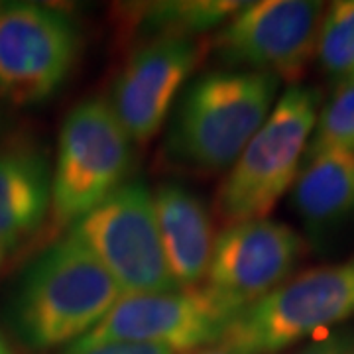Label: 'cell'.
<instances>
[{
    "instance_id": "1",
    "label": "cell",
    "mask_w": 354,
    "mask_h": 354,
    "mask_svg": "<svg viewBox=\"0 0 354 354\" xmlns=\"http://www.w3.org/2000/svg\"><path fill=\"white\" fill-rule=\"evenodd\" d=\"M122 297L99 260L67 234L26 268L8 301V321L26 346L48 351L87 335Z\"/></svg>"
},
{
    "instance_id": "2",
    "label": "cell",
    "mask_w": 354,
    "mask_h": 354,
    "mask_svg": "<svg viewBox=\"0 0 354 354\" xmlns=\"http://www.w3.org/2000/svg\"><path fill=\"white\" fill-rule=\"evenodd\" d=\"M279 77L223 69L197 77L177 99L165 152L193 174L230 169L274 109Z\"/></svg>"
},
{
    "instance_id": "3",
    "label": "cell",
    "mask_w": 354,
    "mask_h": 354,
    "mask_svg": "<svg viewBox=\"0 0 354 354\" xmlns=\"http://www.w3.org/2000/svg\"><path fill=\"white\" fill-rule=\"evenodd\" d=\"M321 95L291 83L260 130L228 169L215 211L225 227L266 218L290 189L315 130Z\"/></svg>"
},
{
    "instance_id": "4",
    "label": "cell",
    "mask_w": 354,
    "mask_h": 354,
    "mask_svg": "<svg viewBox=\"0 0 354 354\" xmlns=\"http://www.w3.org/2000/svg\"><path fill=\"white\" fill-rule=\"evenodd\" d=\"M132 167V140L102 99H85L65 116L51 176L53 223L75 225L120 185Z\"/></svg>"
},
{
    "instance_id": "5",
    "label": "cell",
    "mask_w": 354,
    "mask_h": 354,
    "mask_svg": "<svg viewBox=\"0 0 354 354\" xmlns=\"http://www.w3.org/2000/svg\"><path fill=\"white\" fill-rule=\"evenodd\" d=\"M354 317V258L288 279L242 309L223 341L241 354H276L317 330Z\"/></svg>"
},
{
    "instance_id": "6",
    "label": "cell",
    "mask_w": 354,
    "mask_h": 354,
    "mask_svg": "<svg viewBox=\"0 0 354 354\" xmlns=\"http://www.w3.org/2000/svg\"><path fill=\"white\" fill-rule=\"evenodd\" d=\"M69 236L93 254L124 295L179 290L165 258L153 195L142 181H127L71 225Z\"/></svg>"
},
{
    "instance_id": "7",
    "label": "cell",
    "mask_w": 354,
    "mask_h": 354,
    "mask_svg": "<svg viewBox=\"0 0 354 354\" xmlns=\"http://www.w3.org/2000/svg\"><path fill=\"white\" fill-rule=\"evenodd\" d=\"M241 309L207 286L189 290L124 295L101 323L71 344L102 342L160 344L183 354L215 346Z\"/></svg>"
},
{
    "instance_id": "8",
    "label": "cell",
    "mask_w": 354,
    "mask_h": 354,
    "mask_svg": "<svg viewBox=\"0 0 354 354\" xmlns=\"http://www.w3.org/2000/svg\"><path fill=\"white\" fill-rule=\"evenodd\" d=\"M79 50V30L62 10L32 2L0 8V101L28 106L50 99Z\"/></svg>"
},
{
    "instance_id": "9",
    "label": "cell",
    "mask_w": 354,
    "mask_h": 354,
    "mask_svg": "<svg viewBox=\"0 0 354 354\" xmlns=\"http://www.w3.org/2000/svg\"><path fill=\"white\" fill-rule=\"evenodd\" d=\"M323 2H246L216 32L213 48L223 64L297 81L317 55L325 18Z\"/></svg>"
},
{
    "instance_id": "10",
    "label": "cell",
    "mask_w": 354,
    "mask_h": 354,
    "mask_svg": "<svg viewBox=\"0 0 354 354\" xmlns=\"http://www.w3.org/2000/svg\"><path fill=\"white\" fill-rule=\"evenodd\" d=\"M304 250L301 236L278 221L230 225L215 239L205 286L242 311L283 286Z\"/></svg>"
},
{
    "instance_id": "11",
    "label": "cell",
    "mask_w": 354,
    "mask_h": 354,
    "mask_svg": "<svg viewBox=\"0 0 354 354\" xmlns=\"http://www.w3.org/2000/svg\"><path fill=\"white\" fill-rule=\"evenodd\" d=\"M203 53L197 38L152 39L134 50L109 102L128 138L144 144L158 134Z\"/></svg>"
},
{
    "instance_id": "12",
    "label": "cell",
    "mask_w": 354,
    "mask_h": 354,
    "mask_svg": "<svg viewBox=\"0 0 354 354\" xmlns=\"http://www.w3.org/2000/svg\"><path fill=\"white\" fill-rule=\"evenodd\" d=\"M153 207L177 288H195L207 278L215 246V230L205 203L179 183H162L153 193Z\"/></svg>"
},
{
    "instance_id": "13",
    "label": "cell",
    "mask_w": 354,
    "mask_h": 354,
    "mask_svg": "<svg viewBox=\"0 0 354 354\" xmlns=\"http://www.w3.org/2000/svg\"><path fill=\"white\" fill-rule=\"evenodd\" d=\"M51 209L48 160L32 148L0 152V244L18 246L32 236Z\"/></svg>"
},
{
    "instance_id": "14",
    "label": "cell",
    "mask_w": 354,
    "mask_h": 354,
    "mask_svg": "<svg viewBox=\"0 0 354 354\" xmlns=\"http://www.w3.org/2000/svg\"><path fill=\"white\" fill-rule=\"evenodd\" d=\"M291 203L305 227L323 232L354 215V152L327 148L305 153Z\"/></svg>"
},
{
    "instance_id": "15",
    "label": "cell",
    "mask_w": 354,
    "mask_h": 354,
    "mask_svg": "<svg viewBox=\"0 0 354 354\" xmlns=\"http://www.w3.org/2000/svg\"><path fill=\"white\" fill-rule=\"evenodd\" d=\"M120 8L127 14L122 22L128 30L152 41L162 38H195L197 34L225 24L232 14L242 8V2H150Z\"/></svg>"
},
{
    "instance_id": "16",
    "label": "cell",
    "mask_w": 354,
    "mask_h": 354,
    "mask_svg": "<svg viewBox=\"0 0 354 354\" xmlns=\"http://www.w3.org/2000/svg\"><path fill=\"white\" fill-rule=\"evenodd\" d=\"M317 57L323 71L333 79H354V0L333 2L325 12Z\"/></svg>"
},
{
    "instance_id": "17",
    "label": "cell",
    "mask_w": 354,
    "mask_h": 354,
    "mask_svg": "<svg viewBox=\"0 0 354 354\" xmlns=\"http://www.w3.org/2000/svg\"><path fill=\"white\" fill-rule=\"evenodd\" d=\"M315 138L307 153L341 148L354 152V79L342 81L317 116Z\"/></svg>"
},
{
    "instance_id": "18",
    "label": "cell",
    "mask_w": 354,
    "mask_h": 354,
    "mask_svg": "<svg viewBox=\"0 0 354 354\" xmlns=\"http://www.w3.org/2000/svg\"><path fill=\"white\" fill-rule=\"evenodd\" d=\"M65 354H177L171 348L160 344H142V342H102L95 346H77L69 344Z\"/></svg>"
},
{
    "instance_id": "19",
    "label": "cell",
    "mask_w": 354,
    "mask_h": 354,
    "mask_svg": "<svg viewBox=\"0 0 354 354\" xmlns=\"http://www.w3.org/2000/svg\"><path fill=\"white\" fill-rule=\"evenodd\" d=\"M354 348V339L346 333L333 335L323 341H317L309 346H305L301 353L297 354H351Z\"/></svg>"
},
{
    "instance_id": "20",
    "label": "cell",
    "mask_w": 354,
    "mask_h": 354,
    "mask_svg": "<svg viewBox=\"0 0 354 354\" xmlns=\"http://www.w3.org/2000/svg\"><path fill=\"white\" fill-rule=\"evenodd\" d=\"M191 354H241V353H236V351L228 348V346H225V344H215V346L201 348V351H197V353H191Z\"/></svg>"
},
{
    "instance_id": "21",
    "label": "cell",
    "mask_w": 354,
    "mask_h": 354,
    "mask_svg": "<svg viewBox=\"0 0 354 354\" xmlns=\"http://www.w3.org/2000/svg\"><path fill=\"white\" fill-rule=\"evenodd\" d=\"M0 354H12L10 346H8V342H6L4 337H2V333H0Z\"/></svg>"
},
{
    "instance_id": "22",
    "label": "cell",
    "mask_w": 354,
    "mask_h": 354,
    "mask_svg": "<svg viewBox=\"0 0 354 354\" xmlns=\"http://www.w3.org/2000/svg\"><path fill=\"white\" fill-rule=\"evenodd\" d=\"M6 254H8V248L0 244V270H2V266L6 262Z\"/></svg>"
},
{
    "instance_id": "23",
    "label": "cell",
    "mask_w": 354,
    "mask_h": 354,
    "mask_svg": "<svg viewBox=\"0 0 354 354\" xmlns=\"http://www.w3.org/2000/svg\"><path fill=\"white\" fill-rule=\"evenodd\" d=\"M351 354H354V348H353V353H351Z\"/></svg>"
}]
</instances>
